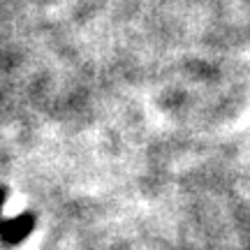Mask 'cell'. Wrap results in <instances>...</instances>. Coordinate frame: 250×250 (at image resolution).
Listing matches in <instances>:
<instances>
[{
    "label": "cell",
    "instance_id": "2",
    "mask_svg": "<svg viewBox=\"0 0 250 250\" xmlns=\"http://www.w3.org/2000/svg\"><path fill=\"white\" fill-rule=\"evenodd\" d=\"M5 199H7V190H5V188H0V213H2V204H5Z\"/></svg>",
    "mask_w": 250,
    "mask_h": 250
},
{
    "label": "cell",
    "instance_id": "1",
    "mask_svg": "<svg viewBox=\"0 0 250 250\" xmlns=\"http://www.w3.org/2000/svg\"><path fill=\"white\" fill-rule=\"evenodd\" d=\"M35 218L30 213H21L17 218H9L5 223H0V239L5 243H19L23 241L28 234L33 232Z\"/></svg>",
    "mask_w": 250,
    "mask_h": 250
}]
</instances>
